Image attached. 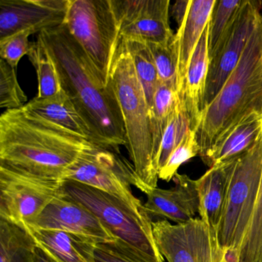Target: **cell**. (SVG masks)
I'll return each instance as SVG.
<instances>
[{
    "instance_id": "23",
    "label": "cell",
    "mask_w": 262,
    "mask_h": 262,
    "mask_svg": "<svg viewBox=\"0 0 262 262\" xmlns=\"http://www.w3.org/2000/svg\"><path fill=\"white\" fill-rule=\"evenodd\" d=\"M36 245L27 229L0 219V262H36Z\"/></svg>"
},
{
    "instance_id": "20",
    "label": "cell",
    "mask_w": 262,
    "mask_h": 262,
    "mask_svg": "<svg viewBox=\"0 0 262 262\" xmlns=\"http://www.w3.org/2000/svg\"><path fill=\"white\" fill-rule=\"evenodd\" d=\"M36 242L56 262H94L96 241L72 233L50 230H27Z\"/></svg>"
},
{
    "instance_id": "27",
    "label": "cell",
    "mask_w": 262,
    "mask_h": 262,
    "mask_svg": "<svg viewBox=\"0 0 262 262\" xmlns=\"http://www.w3.org/2000/svg\"><path fill=\"white\" fill-rule=\"evenodd\" d=\"M243 0H216L208 24V54L214 57L219 45L231 27Z\"/></svg>"
},
{
    "instance_id": "33",
    "label": "cell",
    "mask_w": 262,
    "mask_h": 262,
    "mask_svg": "<svg viewBox=\"0 0 262 262\" xmlns=\"http://www.w3.org/2000/svg\"><path fill=\"white\" fill-rule=\"evenodd\" d=\"M32 34L31 30H24L0 39V59L17 70L21 59L31 51L33 42L29 41V37Z\"/></svg>"
},
{
    "instance_id": "31",
    "label": "cell",
    "mask_w": 262,
    "mask_h": 262,
    "mask_svg": "<svg viewBox=\"0 0 262 262\" xmlns=\"http://www.w3.org/2000/svg\"><path fill=\"white\" fill-rule=\"evenodd\" d=\"M200 149L196 140L194 130L190 129L181 143L176 147L166 163L159 171V179L170 182L174 179L181 165L195 156H199Z\"/></svg>"
},
{
    "instance_id": "9",
    "label": "cell",
    "mask_w": 262,
    "mask_h": 262,
    "mask_svg": "<svg viewBox=\"0 0 262 262\" xmlns=\"http://www.w3.org/2000/svg\"><path fill=\"white\" fill-rule=\"evenodd\" d=\"M62 183L0 165V219L27 229L60 194Z\"/></svg>"
},
{
    "instance_id": "3",
    "label": "cell",
    "mask_w": 262,
    "mask_h": 262,
    "mask_svg": "<svg viewBox=\"0 0 262 262\" xmlns=\"http://www.w3.org/2000/svg\"><path fill=\"white\" fill-rule=\"evenodd\" d=\"M253 113H262V14L237 67L191 128L201 159L228 130Z\"/></svg>"
},
{
    "instance_id": "14",
    "label": "cell",
    "mask_w": 262,
    "mask_h": 262,
    "mask_svg": "<svg viewBox=\"0 0 262 262\" xmlns=\"http://www.w3.org/2000/svg\"><path fill=\"white\" fill-rule=\"evenodd\" d=\"M27 230L65 231L97 241L116 239L90 210L62 191Z\"/></svg>"
},
{
    "instance_id": "34",
    "label": "cell",
    "mask_w": 262,
    "mask_h": 262,
    "mask_svg": "<svg viewBox=\"0 0 262 262\" xmlns=\"http://www.w3.org/2000/svg\"><path fill=\"white\" fill-rule=\"evenodd\" d=\"M189 3L190 0H179L173 5L171 13L179 27H180L186 16Z\"/></svg>"
},
{
    "instance_id": "28",
    "label": "cell",
    "mask_w": 262,
    "mask_h": 262,
    "mask_svg": "<svg viewBox=\"0 0 262 262\" xmlns=\"http://www.w3.org/2000/svg\"><path fill=\"white\" fill-rule=\"evenodd\" d=\"M191 128V120L183 103L179 104L176 113L168 122L161 143L159 171L165 165L176 147L183 140Z\"/></svg>"
},
{
    "instance_id": "8",
    "label": "cell",
    "mask_w": 262,
    "mask_h": 262,
    "mask_svg": "<svg viewBox=\"0 0 262 262\" xmlns=\"http://www.w3.org/2000/svg\"><path fill=\"white\" fill-rule=\"evenodd\" d=\"M63 180L93 187L135 207L144 206L132 191L133 185L143 191L133 163L108 148L95 145L87 148L67 170Z\"/></svg>"
},
{
    "instance_id": "10",
    "label": "cell",
    "mask_w": 262,
    "mask_h": 262,
    "mask_svg": "<svg viewBox=\"0 0 262 262\" xmlns=\"http://www.w3.org/2000/svg\"><path fill=\"white\" fill-rule=\"evenodd\" d=\"M158 248L168 262H222L216 232L201 217L172 225L162 219L152 222Z\"/></svg>"
},
{
    "instance_id": "36",
    "label": "cell",
    "mask_w": 262,
    "mask_h": 262,
    "mask_svg": "<svg viewBox=\"0 0 262 262\" xmlns=\"http://www.w3.org/2000/svg\"><path fill=\"white\" fill-rule=\"evenodd\" d=\"M222 262H227L226 259H225V255H224L223 260H222Z\"/></svg>"
},
{
    "instance_id": "25",
    "label": "cell",
    "mask_w": 262,
    "mask_h": 262,
    "mask_svg": "<svg viewBox=\"0 0 262 262\" xmlns=\"http://www.w3.org/2000/svg\"><path fill=\"white\" fill-rule=\"evenodd\" d=\"M38 78V99L50 97L62 91L56 63L42 39L37 36L28 55Z\"/></svg>"
},
{
    "instance_id": "11",
    "label": "cell",
    "mask_w": 262,
    "mask_h": 262,
    "mask_svg": "<svg viewBox=\"0 0 262 262\" xmlns=\"http://www.w3.org/2000/svg\"><path fill=\"white\" fill-rule=\"evenodd\" d=\"M262 2L243 0L237 15L210 60L202 110L219 94L224 84L238 64L248 39L262 14Z\"/></svg>"
},
{
    "instance_id": "7",
    "label": "cell",
    "mask_w": 262,
    "mask_h": 262,
    "mask_svg": "<svg viewBox=\"0 0 262 262\" xmlns=\"http://www.w3.org/2000/svg\"><path fill=\"white\" fill-rule=\"evenodd\" d=\"M64 26L107 84L120 34L112 0H70Z\"/></svg>"
},
{
    "instance_id": "5",
    "label": "cell",
    "mask_w": 262,
    "mask_h": 262,
    "mask_svg": "<svg viewBox=\"0 0 262 262\" xmlns=\"http://www.w3.org/2000/svg\"><path fill=\"white\" fill-rule=\"evenodd\" d=\"M65 195L90 210L114 236L151 262H164L155 241L151 217L145 207H135L113 194L72 180L62 181Z\"/></svg>"
},
{
    "instance_id": "12",
    "label": "cell",
    "mask_w": 262,
    "mask_h": 262,
    "mask_svg": "<svg viewBox=\"0 0 262 262\" xmlns=\"http://www.w3.org/2000/svg\"><path fill=\"white\" fill-rule=\"evenodd\" d=\"M120 37L168 44L174 34L169 24V0H112Z\"/></svg>"
},
{
    "instance_id": "22",
    "label": "cell",
    "mask_w": 262,
    "mask_h": 262,
    "mask_svg": "<svg viewBox=\"0 0 262 262\" xmlns=\"http://www.w3.org/2000/svg\"><path fill=\"white\" fill-rule=\"evenodd\" d=\"M181 103L177 88L174 85L160 82L153 101L151 113L153 149L156 165L159 168V151L165 128Z\"/></svg>"
},
{
    "instance_id": "17",
    "label": "cell",
    "mask_w": 262,
    "mask_h": 262,
    "mask_svg": "<svg viewBox=\"0 0 262 262\" xmlns=\"http://www.w3.org/2000/svg\"><path fill=\"white\" fill-rule=\"evenodd\" d=\"M235 159L214 165L195 180L199 215L215 232L223 212Z\"/></svg>"
},
{
    "instance_id": "13",
    "label": "cell",
    "mask_w": 262,
    "mask_h": 262,
    "mask_svg": "<svg viewBox=\"0 0 262 262\" xmlns=\"http://www.w3.org/2000/svg\"><path fill=\"white\" fill-rule=\"evenodd\" d=\"M70 0H0V39L64 24Z\"/></svg>"
},
{
    "instance_id": "35",
    "label": "cell",
    "mask_w": 262,
    "mask_h": 262,
    "mask_svg": "<svg viewBox=\"0 0 262 262\" xmlns=\"http://www.w3.org/2000/svg\"><path fill=\"white\" fill-rule=\"evenodd\" d=\"M35 260L36 262H56L54 259L52 258L42 248L36 245L35 248Z\"/></svg>"
},
{
    "instance_id": "32",
    "label": "cell",
    "mask_w": 262,
    "mask_h": 262,
    "mask_svg": "<svg viewBox=\"0 0 262 262\" xmlns=\"http://www.w3.org/2000/svg\"><path fill=\"white\" fill-rule=\"evenodd\" d=\"M147 43L152 55L160 82L177 88V59L173 41L168 44Z\"/></svg>"
},
{
    "instance_id": "29",
    "label": "cell",
    "mask_w": 262,
    "mask_h": 262,
    "mask_svg": "<svg viewBox=\"0 0 262 262\" xmlns=\"http://www.w3.org/2000/svg\"><path fill=\"white\" fill-rule=\"evenodd\" d=\"M27 96L19 85L16 69L0 59V107L17 110L27 103Z\"/></svg>"
},
{
    "instance_id": "18",
    "label": "cell",
    "mask_w": 262,
    "mask_h": 262,
    "mask_svg": "<svg viewBox=\"0 0 262 262\" xmlns=\"http://www.w3.org/2000/svg\"><path fill=\"white\" fill-rule=\"evenodd\" d=\"M262 136V113H253L222 136L202 158L209 168L242 156Z\"/></svg>"
},
{
    "instance_id": "1",
    "label": "cell",
    "mask_w": 262,
    "mask_h": 262,
    "mask_svg": "<svg viewBox=\"0 0 262 262\" xmlns=\"http://www.w3.org/2000/svg\"><path fill=\"white\" fill-rule=\"evenodd\" d=\"M53 57L62 90L90 127L97 146L120 154L125 124L113 82L107 84L86 53L62 25L38 34Z\"/></svg>"
},
{
    "instance_id": "6",
    "label": "cell",
    "mask_w": 262,
    "mask_h": 262,
    "mask_svg": "<svg viewBox=\"0 0 262 262\" xmlns=\"http://www.w3.org/2000/svg\"><path fill=\"white\" fill-rule=\"evenodd\" d=\"M261 176L262 136L234 162L216 231L219 248L225 255H232L240 247L255 208Z\"/></svg>"
},
{
    "instance_id": "4",
    "label": "cell",
    "mask_w": 262,
    "mask_h": 262,
    "mask_svg": "<svg viewBox=\"0 0 262 262\" xmlns=\"http://www.w3.org/2000/svg\"><path fill=\"white\" fill-rule=\"evenodd\" d=\"M111 81L122 110L126 135V148L143 191L157 188L159 168L153 149L151 111L134 64L120 37L111 71Z\"/></svg>"
},
{
    "instance_id": "30",
    "label": "cell",
    "mask_w": 262,
    "mask_h": 262,
    "mask_svg": "<svg viewBox=\"0 0 262 262\" xmlns=\"http://www.w3.org/2000/svg\"><path fill=\"white\" fill-rule=\"evenodd\" d=\"M94 262H151L143 254L119 239L96 241Z\"/></svg>"
},
{
    "instance_id": "19",
    "label": "cell",
    "mask_w": 262,
    "mask_h": 262,
    "mask_svg": "<svg viewBox=\"0 0 262 262\" xmlns=\"http://www.w3.org/2000/svg\"><path fill=\"white\" fill-rule=\"evenodd\" d=\"M24 108L97 145L90 127L63 90L50 97H35Z\"/></svg>"
},
{
    "instance_id": "16",
    "label": "cell",
    "mask_w": 262,
    "mask_h": 262,
    "mask_svg": "<svg viewBox=\"0 0 262 262\" xmlns=\"http://www.w3.org/2000/svg\"><path fill=\"white\" fill-rule=\"evenodd\" d=\"M216 0H190L183 22L173 39L177 59V89L179 97L183 90L187 70L193 53L207 28Z\"/></svg>"
},
{
    "instance_id": "24",
    "label": "cell",
    "mask_w": 262,
    "mask_h": 262,
    "mask_svg": "<svg viewBox=\"0 0 262 262\" xmlns=\"http://www.w3.org/2000/svg\"><path fill=\"white\" fill-rule=\"evenodd\" d=\"M123 39L133 59L136 76L143 89L151 113L155 95L160 83L152 55L146 42Z\"/></svg>"
},
{
    "instance_id": "2",
    "label": "cell",
    "mask_w": 262,
    "mask_h": 262,
    "mask_svg": "<svg viewBox=\"0 0 262 262\" xmlns=\"http://www.w3.org/2000/svg\"><path fill=\"white\" fill-rule=\"evenodd\" d=\"M93 145L24 107L6 110L0 116V165L28 176L62 182L67 170Z\"/></svg>"
},
{
    "instance_id": "26",
    "label": "cell",
    "mask_w": 262,
    "mask_h": 262,
    "mask_svg": "<svg viewBox=\"0 0 262 262\" xmlns=\"http://www.w3.org/2000/svg\"><path fill=\"white\" fill-rule=\"evenodd\" d=\"M225 257L227 262H262V176L255 208L240 247Z\"/></svg>"
},
{
    "instance_id": "15",
    "label": "cell",
    "mask_w": 262,
    "mask_h": 262,
    "mask_svg": "<svg viewBox=\"0 0 262 262\" xmlns=\"http://www.w3.org/2000/svg\"><path fill=\"white\" fill-rule=\"evenodd\" d=\"M174 186L169 189L155 188L145 193L144 204L150 217H159L176 224L184 223L195 217L199 201L195 180L186 174H176Z\"/></svg>"
},
{
    "instance_id": "21",
    "label": "cell",
    "mask_w": 262,
    "mask_h": 262,
    "mask_svg": "<svg viewBox=\"0 0 262 262\" xmlns=\"http://www.w3.org/2000/svg\"><path fill=\"white\" fill-rule=\"evenodd\" d=\"M208 26L202 34L190 60L180 100L184 104L194 128L202 110V102L209 71Z\"/></svg>"
}]
</instances>
